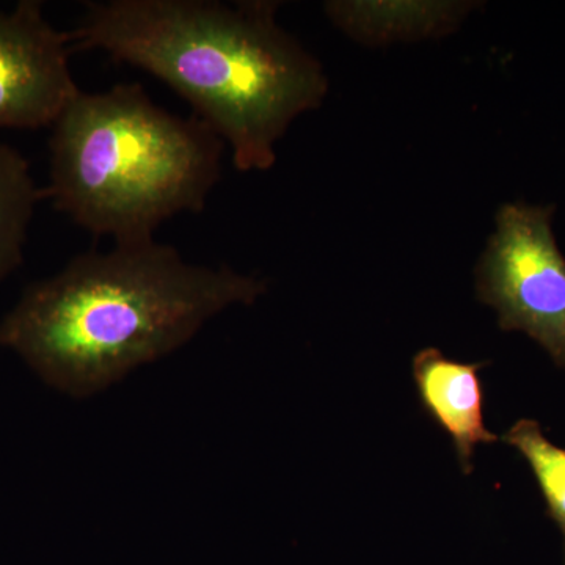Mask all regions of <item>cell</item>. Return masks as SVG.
Instances as JSON below:
<instances>
[{
  "label": "cell",
  "instance_id": "cell-1",
  "mask_svg": "<svg viewBox=\"0 0 565 565\" xmlns=\"http://www.w3.org/2000/svg\"><path fill=\"white\" fill-rule=\"evenodd\" d=\"M275 13L274 2L107 0L85 3L71 35L74 51L102 50L170 85L252 172L274 166L277 141L329 87Z\"/></svg>",
  "mask_w": 565,
  "mask_h": 565
},
{
  "label": "cell",
  "instance_id": "cell-2",
  "mask_svg": "<svg viewBox=\"0 0 565 565\" xmlns=\"http://www.w3.org/2000/svg\"><path fill=\"white\" fill-rule=\"evenodd\" d=\"M264 292L263 280L188 263L169 244H115L74 256L32 285L0 323V344L81 399L178 351L215 316Z\"/></svg>",
  "mask_w": 565,
  "mask_h": 565
},
{
  "label": "cell",
  "instance_id": "cell-3",
  "mask_svg": "<svg viewBox=\"0 0 565 565\" xmlns=\"http://www.w3.org/2000/svg\"><path fill=\"white\" fill-rule=\"evenodd\" d=\"M222 150L206 122L162 109L139 84L79 92L52 125L47 195L95 236L147 243L173 215L203 211Z\"/></svg>",
  "mask_w": 565,
  "mask_h": 565
},
{
  "label": "cell",
  "instance_id": "cell-4",
  "mask_svg": "<svg viewBox=\"0 0 565 565\" xmlns=\"http://www.w3.org/2000/svg\"><path fill=\"white\" fill-rule=\"evenodd\" d=\"M555 206L505 203L478 266V299L504 332H522L565 370V256L553 233Z\"/></svg>",
  "mask_w": 565,
  "mask_h": 565
},
{
  "label": "cell",
  "instance_id": "cell-5",
  "mask_svg": "<svg viewBox=\"0 0 565 565\" xmlns=\"http://www.w3.org/2000/svg\"><path fill=\"white\" fill-rule=\"evenodd\" d=\"M73 35L55 29L39 0L0 10V129L54 125L79 95L71 74Z\"/></svg>",
  "mask_w": 565,
  "mask_h": 565
},
{
  "label": "cell",
  "instance_id": "cell-6",
  "mask_svg": "<svg viewBox=\"0 0 565 565\" xmlns=\"http://www.w3.org/2000/svg\"><path fill=\"white\" fill-rule=\"evenodd\" d=\"M487 364L456 362L434 348L423 349L414 359L419 403L451 438L465 475L473 471L476 446L498 441L484 422V386L479 371Z\"/></svg>",
  "mask_w": 565,
  "mask_h": 565
},
{
  "label": "cell",
  "instance_id": "cell-7",
  "mask_svg": "<svg viewBox=\"0 0 565 565\" xmlns=\"http://www.w3.org/2000/svg\"><path fill=\"white\" fill-rule=\"evenodd\" d=\"M40 199L24 156L0 143V280L13 274L24 259L29 226Z\"/></svg>",
  "mask_w": 565,
  "mask_h": 565
},
{
  "label": "cell",
  "instance_id": "cell-8",
  "mask_svg": "<svg viewBox=\"0 0 565 565\" xmlns=\"http://www.w3.org/2000/svg\"><path fill=\"white\" fill-rule=\"evenodd\" d=\"M503 441L519 451L530 465L545 500L546 515L563 535L565 563V448L552 444L541 424L530 418L519 419L509 427Z\"/></svg>",
  "mask_w": 565,
  "mask_h": 565
}]
</instances>
